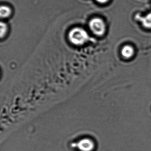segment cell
Masks as SVG:
<instances>
[{
	"instance_id": "obj_8",
	"label": "cell",
	"mask_w": 151,
	"mask_h": 151,
	"mask_svg": "<svg viewBox=\"0 0 151 151\" xmlns=\"http://www.w3.org/2000/svg\"><path fill=\"white\" fill-rule=\"evenodd\" d=\"M96 1L99 3L103 4V3H106V2H107L109 0H96Z\"/></svg>"
},
{
	"instance_id": "obj_3",
	"label": "cell",
	"mask_w": 151,
	"mask_h": 151,
	"mask_svg": "<svg viewBox=\"0 0 151 151\" xmlns=\"http://www.w3.org/2000/svg\"><path fill=\"white\" fill-rule=\"evenodd\" d=\"M77 146L81 151H92L94 148V144L90 139H83L79 141Z\"/></svg>"
},
{
	"instance_id": "obj_7",
	"label": "cell",
	"mask_w": 151,
	"mask_h": 151,
	"mask_svg": "<svg viewBox=\"0 0 151 151\" xmlns=\"http://www.w3.org/2000/svg\"><path fill=\"white\" fill-rule=\"evenodd\" d=\"M0 30H1V37L2 38L6 35L7 30V25L5 23L1 22L0 24Z\"/></svg>"
},
{
	"instance_id": "obj_6",
	"label": "cell",
	"mask_w": 151,
	"mask_h": 151,
	"mask_svg": "<svg viewBox=\"0 0 151 151\" xmlns=\"http://www.w3.org/2000/svg\"><path fill=\"white\" fill-rule=\"evenodd\" d=\"M11 13V10L8 7L6 6H1L0 9V16L1 18L8 17L10 15Z\"/></svg>"
},
{
	"instance_id": "obj_5",
	"label": "cell",
	"mask_w": 151,
	"mask_h": 151,
	"mask_svg": "<svg viewBox=\"0 0 151 151\" xmlns=\"http://www.w3.org/2000/svg\"><path fill=\"white\" fill-rule=\"evenodd\" d=\"M140 22L145 28L151 29V13L147 14L144 17H140Z\"/></svg>"
},
{
	"instance_id": "obj_2",
	"label": "cell",
	"mask_w": 151,
	"mask_h": 151,
	"mask_svg": "<svg viewBox=\"0 0 151 151\" xmlns=\"http://www.w3.org/2000/svg\"><path fill=\"white\" fill-rule=\"evenodd\" d=\"M89 27L93 32L97 36L103 35L106 31V25L104 22L99 18H93L89 23Z\"/></svg>"
},
{
	"instance_id": "obj_4",
	"label": "cell",
	"mask_w": 151,
	"mask_h": 151,
	"mask_svg": "<svg viewBox=\"0 0 151 151\" xmlns=\"http://www.w3.org/2000/svg\"><path fill=\"white\" fill-rule=\"evenodd\" d=\"M122 54L124 58H130L134 54V49L130 46H125L122 49Z\"/></svg>"
},
{
	"instance_id": "obj_1",
	"label": "cell",
	"mask_w": 151,
	"mask_h": 151,
	"mask_svg": "<svg viewBox=\"0 0 151 151\" xmlns=\"http://www.w3.org/2000/svg\"><path fill=\"white\" fill-rule=\"evenodd\" d=\"M68 37L71 43L76 45H83L89 39L87 32L80 28L72 29L69 33Z\"/></svg>"
}]
</instances>
